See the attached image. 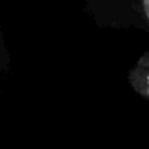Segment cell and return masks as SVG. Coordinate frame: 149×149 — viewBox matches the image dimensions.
I'll return each mask as SVG.
<instances>
[{"label": "cell", "mask_w": 149, "mask_h": 149, "mask_svg": "<svg viewBox=\"0 0 149 149\" xmlns=\"http://www.w3.org/2000/svg\"><path fill=\"white\" fill-rule=\"evenodd\" d=\"M143 9H145L146 16L149 18V0H143Z\"/></svg>", "instance_id": "1"}]
</instances>
